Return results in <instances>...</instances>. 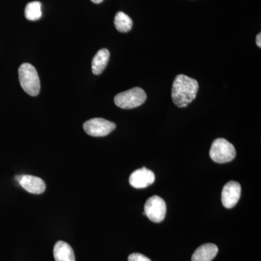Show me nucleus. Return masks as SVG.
Returning a JSON list of instances; mask_svg holds the SVG:
<instances>
[{"label": "nucleus", "instance_id": "nucleus-14", "mask_svg": "<svg viewBox=\"0 0 261 261\" xmlns=\"http://www.w3.org/2000/svg\"><path fill=\"white\" fill-rule=\"evenodd\" d=\"M25 16L32 21H35L42 18V3L35 1L27 4L25 8Z\"/></svg>", "mask_w": 261, "mask_h": 261}, {"label": "nucleus", "instance_id": "nucleus-8", "mask_svg": "<svg viewBox=\"0 0 261 261\" xmlns=\"http://www.w3.org/2000/svg\"><path fill=\"white\" fill-rule=\"evenodd\" d=\"M155 176L150 170L145 167L134 171L130 174L129 183L130 186L136 189L146 188L154 183Z\"/></svg>", "mask_w": 261, "mask_h": 261}, {"label": "nucleus", "instance_id": "nucleus-1", "mask_svg": "<svg viewBox=\"0 0 261 261\" xmlns=\"http://www.w3.org/2000/svg\"><path fill=\"white\" fill-rule=\"evenodd\" d=\"M198 89V82L194 79L184 74L176 75L171 92L173 102L178 108L187 107L195 99Z\"/></svg>", "mask_w": 261, "mask_h": 261}, {"label": "nucleus", "instance_id": "nucleus-18", "mask_svg": "<svg viewBox=\"0 0 261 261\" xmlns=\"http://www.w3.org/2000/svg\"><path fill=\"white\" fill-rule=\"evenodd\" d=\"M92 3H95V4H99V3H102V2L104 1V0H91Z\"/></svg>", "mask_w": 261, "mask_h": 261}, {"label": "nucleus", "instance_id": "nucleus-15", "mask_svg": "<svg viewBox=\"0 0 261 261\" xmlns=\"http://www.w3.org/2000/svg\"><path fill=\"white\" fill-rule=\"evenodd\" d=\"M128 261H151V260L142 254L132 253L128 256Z\"/></svg>", "mask_w": 261, "mask_h": 261}, {"label": "nucleus", "instance_id": "nucleus-13", "mask_svg": "<svg viewBox=\"0 0 261 261\" xmlns=\"http://www.w3.org/2000/svg\"><path fill=\"white\" fill-rule=\"evenodd\" d=\"M115 27L119 32L126 33L129 32L133 25L132 18L123 12H118L114 19Z\"/></svg>", "mask_w": 261, "mask_h": 261}, {"label": "nucleus", "instance_id": "nucleus-16", "mask_svg": "<svg viewBox=\"0 0 261 261\" xmlns=\"http://www.w3.org/2000/svg\"><path fill=\"white\" fill-rule=\"evenodd\" d=\"M256 44L257 47H261V34H257L256 37Z\"/></svg>", "mask_w": 261, "mask_h": 261}, {"label": "nucleus", "instance_id": "nucleus-9", "mask_svg": "<svg viewBox=\"0 0 261 261\" xmlns=\"http://www.w3.org/2000/svg\"><path fill=\"white\" fill-rule=\"evenodd\" d=\"M19 185L29 193L39 195L45 191L46 185L42 178L32 175H23Z\"/></svg>", "mask_w": 261, "mask_h": 261}, {"label": "nucleus", "instance_id": "nucleus-6", "mask_svg": "<svg viewBox=\"0 0 261 261\" xmlns=\"http://www.w3.org/2000/svg\"><path fill=\"white\" fill-rule=\"evenodd\" d=\"M116 125L104 118H95L84 123V129L87 135L92 137H105L116 128Z\"/></svg>", "mask_w": 261, "mask_h": 261}, {"label": "nucleus", "instance_id": "nucleus-5", "mask_svg": "<svg viewBox=\"0 0 261 261\" xmlns=\"http://www.w3.org/2000/svg\"><path fill=\"white\" fill-rule=\"evenodd\" d=\"M166 214V204L159 196L149 197L145 205L144 215L152 222L160 223L164 220Z\"/></svg>", "mask_w": 261, "mask_h": 261}, {"label": "nucleus", "instance_id": "nucleus-17", "mask_svg": "<svg viewBox=\"0 0 261 261\" xmlns=\"http://www.w3.org/2000/svg\"><path fill=\"white\" fill-rule=\"evenodd\" d=\"M22 177H23V175H18V176H15V179L16 180V181H18L19 184L20 183V180H21Z\"/></svg>", "mask_w": 261, "mask_h": 261}, {"label": "nucleus", "instance_id": "nucleus-11", "mask_svg": "<svg viewBox=\"0 0 261 261\" xmlns=\"http://www.w3.org/2000/svg\"><path fill=\"white\" fill-rule=\"evenodd\" d=\"M56 261H75L74 252L68 243L58 241L53 249Z\"/></svg>", "mask_w": 261, "mask_h": 261}, {"label": "nucleus", "instance_id": "nucleus-7", "mask_svg": "<svg viewBox=\"0 0 261 261\" xmlns=\"http://www.w3.org/2000/svg\"><path fill=\"white\" fill-rule=\"evenodd\" d=\"M241 196V186L238 182L231 181L224 187L221 194L223 205L226 208H232L238 204Z\"/></svg>", "mask_w": 261, "mask_h": 261}, {"label": "nucleus", "instance_id": "nucleus-3", "mask_svg": "<svg viewBox=\"0 0 261 261\" xmlns=\"http://www.w3.org/2000/svg\"><path fill=\"white\" fill-rule=\"evenodd\" d=\"M147 94L143 89L135 87L126 92L117 94L114 98L115 104L122 109H133L145 103Z\"/></svg>", "mask_w": 261, "mask_h": 261}, {"label": "nucleus", "instance_id": "nucleus-10", "mask_svg": "<svg viewBox=\"0 0 261 261\" xmlns=\"http://www.w3.org/2000/svg\"><path fill=\"white\" fill-rule=\"evenodd\" d=\"M219 252V248L212 243L204 244L194 252L192 261H211Z\"/></svg>", "mask_w": 261, "mask_h": 261}, {"label": "nucleus", "instance_id": "nucleus-2", "mask_svg": "<svg viewBox=\"0 0 261 261\" xmlns=\"http://www.w3.org/2000/svg\"><path fill=\"white\" fill-rule=\"evenodd\" d=\"M18 77L22 88L32 97L40 92V80L36 68L30 63H23L18 68Z\"/></svg>", "mask_w": 261, "mask_h": 261}, {"label": "nucleus", "instance_id": "nucleus-12", "mask_svg": "<svg viewBox=\"0 0 261 261\" xmlns=\"http://www.w3.org/2000/svg\"><path fill=\"white\" fill-rule=\"evenodd\" d=\"M110 53L107 49H100L94 57L92 70L94 75H99L106 69L109 61Z\"/></svg>", "mask_w": 261, "mask_h": 261}, {"label": "nucleus", "instance_id": "nucleus-4", "mask_svg": "<svg viewBox=\"0 0 261 261\" xmlns=\"http://www.w3.org/2000/svg\"><path fill=\"white\" fill-rule=\"evenodd\" d=\"M236 154V149L232 144L225 139H216L211 145L210 157L214 162H230L235 159Z\"/></svg>", "mask_w": 261, "mask_h": 261}]
</instances>
